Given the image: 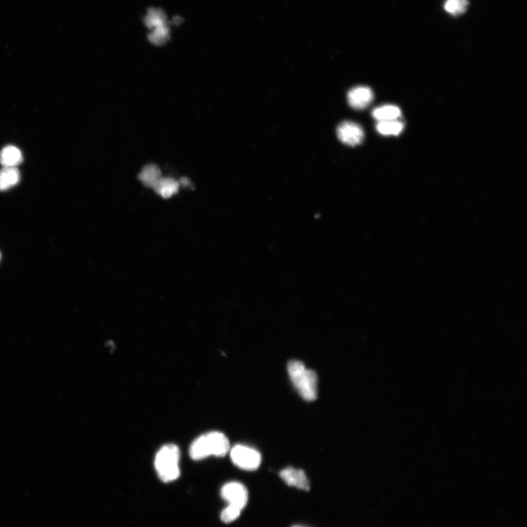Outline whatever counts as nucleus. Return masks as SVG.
<instances>
[{
    "label": "nucleus",
    "mask_w": 527,
    "mask_h": 527,
    "mask_svg": "<svg viewBox=\"0 0 527 527\" xmlns=\"http://www.w3.org/2000/svg\"><path fill=\"white\" fill-rule=\"evenodd\" d=\"M230 451V443L224 434L211 432L198 436L189 449L191 458L194 461L203 460L210 456L223 457Z\"/></svg>",
    "instance_id": "obj_1"
},
{
    "label": "nucleus",
    "mask_w": 527,
    "mask_h": 527,
    "mask_svg": "<svg viewBox=\"0 0 527 527\" xmlns=\"http://www.w3.org/2000/svg\"><path fill=\"white\" fill-rule=\"evenodd\" d=\"M287 371L298 394L307 401L317 398V375L308 369L303 362L293 360L288 364Z\"/></svg>",
    "instance_id": "obj_2"
},
{
    "label": "nucleus",
    "mask_w": 527,
    "mask_h": 527,
    "mask_svg": "<svg viewBox=\"0 0 527 527\" xmlns=\"http://www.w3.org/2000/svg\"><path fill=\"white\" fill-rule=\"evenodd\" d=\"M181 450L177 445L169 444L163 446L155 459V468L160 481L170 483L178 479Z\"/></svg>",
    "instance_id": "obj_3"
},
{
    "label": "nucleus",
    "mask_w": 527,
    "mask_h": 527,
    "mask_svg": "<svg viewBox=\"0 0 527 527\" xmlns=\"http://www.w3.org/2000/svg\"><path fill=\"white\" fill-rule=\"evenodd\" d=\"M230 457L234 465L242 470L254 471L257 470L261 462L259 452L252 447L238 445L230 449Z\"/></svg>",
    "instance_id": "obj_4"
},
{
    "label": "nucleus",
    "mask_w": 527,
    "mask_h": 527,
    "mask_svg": "<svg viewBox=\"0 0 527 527\" xmlns=\"http://www.w3.org/2000/svg\"><path fill=\"white\" fill-rule=\"evenodd\" d=\"M221 494L228 501V507L231 508L242 512L247 505L248 492L246 486L239 482L225 484L221 488Z\"/></svg>",
    "instance_id": "obj_5"
},
{
    "label": "nucleus",
    "mask_w": 527,
    "mask_h": 527,
    "mask_svg": "<svg viewBox=\"0 0 527 527\" xmlns=\"http://www.w3.org/2000/svg\"><path fill=\"white\" fill-rule=\"evenodd\" d=\"M338 139L349 146H356L362 143L364 132L360 125L355 122H344L337 129Z\"/></svg>",
    "instance_id": "obj_6"
},
{
    "label": "nucleus",
    "mask_w": 527,
    "mask_h": 527,
    "mask_svg": "<svg viewBox=\"0 0 527 527\" xmlns=\"http://www.w3.org/2000/svg\"><path fill=\"white\" fill-rule=\"evenodd\" d=\"M373 93L368 86H357L351 89L347 95L351 107L361 110L366 109L373 102Z\"/></svg>",
    "instance_id": "obj_7"
},
{
    "label": "nucleus",
    "mask_w": 527,
    "mask_h": 527,
    "mask_svg": "<svg viewBox=\"0 0 527 527\" xmlns=\"http://www.w3.org/2000/svg\"><path fill=\"white\" fill-rule=\"evenodd\" d=\"M280 477L288 486L305 491H308L310 489V483L305 472L302 470L287 468L280 472Z\"/></svg>",
    "instance_id": "obj_8"
},
{
    "label": "nucleus",
    "mask_w": 527,
    "mask_h": 527,
    "mask_svg": "<svg viewBox=\"0 0 527 527\" xmlns=\"http://www.w3.org/2000/svg\"><path fill=\"white\" fill-rule=\"evenodd\" d=\"M19 180L20 173L17 167H4L0 170V192L17 185Z\"/></svg>",
    "instance_id": "obj_9"
},
{
    "label": "nucleus",
    "mask_w": 527,
    "mask_h": 527,
    "mask_svg": "<svg viewBox=\"0 0 527 527\" xmlns=\"http://www.w3.org/2000/svg\"><path fill=\"white\" fill-rule=\"evenodd\" d=\"M21 161L22 154L16 147H6L0 154V162L4 167H16Z\"/></svg>",
    "instance_id": "obj_10"
},
{
    "label": "nucleus",
    "mask_w": 527,
    "mask_h": 527,
    "mask_svg": "<svg viewBox=\"0 0 527 527\" xmlns=\"http://www.w3.org/2000/svg\"><path fill=\"white\" fill-rule=\"evenodd\" d=\"M372 115L378 122L398 120L401 116V111L398 107L386 105L376 108Z\"/></svg>",
    "instance_id": "obj_11"
},
{
    "label": "nucleus",
    "mask_w": 527,
    "mask_h": 527,
    "mask_svg": "<svg viewBox=\"0 0 527 527\" xmlns=\"http://www.w3.org/2000/svg\"><path fill=\"white\" fill-rule=\"evenodd\" d=\"M140 178L147 186L154 187L161 178L160 170L156 165H147L142 169Z\"/></svg>",
    "instance_id": "obj_12"
},
{
    "label": "nucleus",
    "mask_w": 527,
    "mask_h": 527,
    "mask_svg": "<svg viewBox=\"0 0 527 527\" xmlns=\"http://www.w3.org/2000/svg\"><path fill=\"white\" fill-rule=\"evenodd\" d=\"M376 130L385 136H397L404 130V124L398 120L378 122Z\"/></svg>",
    "instance_id": "obj_13"
},
{
    "label": "nucleus",
    "mask_w": 527,
    "mask_h": 527,
    "mask_svg": "<svg viewBox=\"0 0 527 527\" xmlns=\"http://www.w3.org/2000/svg\"><path fill=\"white\" fill-rule=\"evenodd\" d=\"M158 194L164 197H169L178 192L179 185L177 181L169 178H160L154 187Z\"/></svg>",
    "instance_id": "obj_14"
},
{
    "label": "nucleus",
    "mask_w": 527,
    "mask_h": 527,
    "mask_svg": "<svg viewBox=\"0 0 527 527\" xmlns=\"http://www.w3.org/2000/svg\"><path fill=\"white\" fill-rule=\"evenodd\" d=\"M468 6V0H447L445 10L451 15L459 16L466 12Z\"/></svg>",
    "instance_id": "obj_15"
},
{
    "label": "nucleus",
    "mask_w": 527,
    "mask_h": 527,
    "mask_svg": "<svg viewBox=\"0 0 527 527\" xmlns=\"http://www.w3.org/2000/svg\"><path fill=\"white\" fill-rule=\"evenodd\" d=\"M293 527H306V526L296 525V526H293Z\"/></svg>",
    "instance_id": "obj_16"
},
{
    "label": "nucleus",
    "mask_w": 527,
    "mask_h": 527,
    "mask_svg": "<svg viewBox=\"0 0 527 527\" xmlns=\"http://www.w3.org/2000/svg\"><path fill=\"white\" fill-rule=\"evenodd\" d=\"M0 259H1V255H0Z\"/></svg>",
    "instance_id": "obj_17"
}]
</instances>
